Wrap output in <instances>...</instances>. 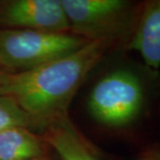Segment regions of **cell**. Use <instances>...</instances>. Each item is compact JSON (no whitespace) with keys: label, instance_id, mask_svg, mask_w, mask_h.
Masks as SVG:
<instances>
[{"label":"cell","instance_id":"obj_3","mask_svg":"<svg viewBox=\"0 0 160 160\" xmlns=\"http://www.w3.org/2000/svg\"><path fill=\"white\" fill-rule=\"evenodd\" d=\"M61 1L71 33L88 41H109L122 49L131 38L142 4L129 0Z\"/></svg>","mask_w":160,"mask_h":160},{"label":"cell","instance_id":"obj_10","mask_svg":"<svg viewBox=\"0 0 160 160\" xmlns=\"http://www.w3.org/2000/svg\"><path fill=\"white\" fill-rule=\"evenodd\" d=\"M134 160H160V142L146 147L136 156Z\"/></svg>","mask_w":160,"mask_h":160},{"label":"cell","instance_id":"obj_1","mask_svg":"<svg viewBox=\"0 0 160 160\" xmlns=\"http://www.w3.org/2000/svg\"><path fill=\"white\" fill-rule=\"evenodd\" d=\"M109 41H89L77 51L29 71L6 74L0 93L12 97L29 115L36 129L68 115L71 101L104 53Z\"/></svg>","mask_w":160,"mask_h":160},{"label":"cell","instance_id":"obj_8","mask_svg":"<svg viewBox=\"0 0 160 160\" xmlns=\"http://www.w3.org/2000/svg\"><path fill=\"white\" fill-rule=\"evenodd\" d=\"M46 143L28 127L0 132V160H35L46 157Z\"/></svg>","mask_w":160,"mask_h":160},{"label":"cell","instance_id":"obj_9","mask_svg":"<svg viewBox=\"0 0 160 160\" xmlns=\"http://www.w3.org/2000/svg\"><path fill=\"white\" fill-rule=\"evenodd\" d=\"M12 127L35 128L29 115L23 110L15 100L0 93V132Z\"/></svg>","mask_w":160,"mask_h":160},{"label":"cell","instance_id":"obj_7","mask_svg":"<svg viewBox=\"0 0 160 160\" xmlns=\"http://www.w3.org/2000/svg\"><path fill=\"white\" fill-rule=\"evenodd\" d=\"M40 131L46 145L54 149L62 160H102L68 115L52 120Z\"/></svg>","mask_w":160,"mask_h":160},{"label":"cell","instance_id":"obj_12","mask_svg":"<svg viewBox=\"0 0 160 160\" xmlns=\"http://www.w3.org/2000/svg\"><path fill=\"white\" fill-rule=\"evenodd\" d=\"M35 160H50L49 158H47L46 157H44V158H38V159H35Z\"/></svg>","mask_w":160,"mask_h":160},{"label":"cell","instance_id":"obj_5","mask_svg":"<svg viewBox=\"0 0 160 160\" xmlns=\"http://www.w3.org/2000/svg\"><path fill=\"white\" fill-rule=\"evenodd\" d=\"M1 29L70 32L61 0H8L0 2Z\"/></svg>","mask_w":160,"mask_h":160},{"label":"cell","instance_id":"obj_4","mask_svg":"<svg viewBox=\"0 0 160 160\" xmlns=\"http://www.w3.org/2000/svg\"><path fill=\"white\" fill-rule=\"evenodd\" d=\"M88 42L71 32L0 29V69L8 74L29 71L68 55Z\"/></svg>","mask_w":160,"mask_h":160},{"label":"cell","instance_id":"obj_2","mask_svg":"<svg viewBox=\"0 0 160 160\" xmlns=\"http://www.w3.org/2000/svg\"><path fill=\"white\" fill-rule=\"evenodd\" d=\"M159 86L158 71L132 62H121L92 86L86 102L88 114L107 129H131L148 115Z\"/></svg>","mask_w":160,"mask_h":160},{"label":"cell","instance_id":"obj_6","mask_svg":"<svg viewBox=\"0 0 160 160\" xmlns=\"http://www.w3.org/2000/svg\"><path fill=\"white\" fill-rule=\"evenodd\" d=\"M126 51L140 53L144 65L154 71L160 69V0L141 4L137 21Z\"/></svg>","mask_w":160,"mask_h":160},{"label":"cell","instance_id":"obj_11","mask_svg":"<svg viewBox=\"0 0 160 160\" xmlns=\"http://www.w3.org/2000/svg\"><path fill=\"white\" fill-rule=\"evenodd\" d=\"M6 74H7V73H6L5 71H3L2 69H0V86H1L2 83H3V81H4V79H5Z\"/></svg>","mask_w":160,"mask_h":160}]
</instances>
